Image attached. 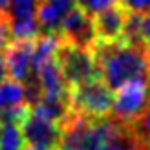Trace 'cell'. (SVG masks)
<instances>
[{
    "label": "cell",
    "instance_id": "cell-7",
    "mask_svg": "<svg viewBox=\"0 0 150 150\" xmlns=\"http://www.w3.org/2000/svg\"><path fill=\"white\" fill-rule=\"evenodd\" d=\"M22 136L29 143V146H42V148H57L62 139V125L46 117L29 106L24 121L20 125Z\"/></svg>",
    "mask_w": 150,
    "mask_h": 150
},
{
    "label": "cell",
    "instance_id": "cell-11",
    "mask_svg": "<svg viewBox=\"0 0 150 150\" xmlns=\"http://www.w3.org/2000/svg\"><path fill=\"white\" fill-rule=\"evenodd\" d=\"M26 86L15 79H4L0 82V112L24 104Z\"/></svg>",
    "mask_w": 150,
    "mask_h": 150
},
{
    "label": "cell",
    "instance_id": "cell-21",
    "mask_svg": "<svg viewBox=\"0 0 150 150\" xmlns=\"http://www.w3.org/2000/svg\"><path fill=\"white\" fill-rule=\"evenodd\" d=\"M7 4H9V0H0V11L4 13V9L7 7Z\"/></svg>",
    "mask_w": 150,
    "mask_h": 150
},
{
    "label": "cell",
    "instance_id": "cell-1",
    "mask_svg": "<svg viewBox=\"0 0 150 150\" xmlns=\"http://www.w3.org/2000/svg\"><path fill=\"white\" fill-rule=\"evenodd\" d=\"M92 50L99 66L101 79L112 90H117L132 81L150 79V51L145 48L134 46L125 40H97Z\"/></svg>",
    "mask_w": 150,
    "mask_h": 150
},
{
    "label": "cell",
    "instance_id": "cell-16",
    "mask_svg": "<svg viewBox=\"0 0 150 150\" xmlns=\"http://www.w3.org/2000/svg\"><path fill=\"white\" fill-rule=\"evenodd\" d=\"M126 13L134 15H148L150 13V0H119Z\"/></svg>",
    "mask_w": 150,
    "mask_h": 150
},
{
    "label": "cell",
    "instance_id": "cell-15",
    "mask_svg": "<svg viewBox=\"0 0 150 150\" xmlns=\"http://www.w3.org/2000/svg\"><path fill=\"white\" fill-rule=\"evenodd\" d=\"M106 150H145V148H143V145H141L136 137H134L132 130L126 126V132L112 146H108Z\"/></svg>",
    "mask_w": 150,
    "mask_h": 150
},
{
    "label": "cell",
    "instance_id": "cell-3",
    "mask_svg": "<svg viewBox=\"0 0 150 150\" xmlns=\"http://www.w3.org/2000/svg\"><path fill=\"white\" fill-rule=\"evenodd\" d=\"M112 101H114L112 88L101 77L70 88V108L73 114L82 117H108L112 110Z\"/></svg>",
    "mask_w": 150,
    "mask_h": 150
},
{
    "label": "cell",
    "instance_id": "cell-5",
    "mask_svg": "<svg viewBox=\"0 0 150 150\" xmlns=\"http://www.w3.org/2000/svg\"><path fill=\"white\" fill-rule=\"evenodd\" d=\"M57 64L70 88L101 77L95 55L90 48L73 46V44L61 40L57 51Z\"/></svg>",
    "mask_w": 150,
    "mask_h": 150
},
{
    "label": "cell",
    "instance_id": "cell-9",
    "mask_svg": "<svg viewBox=\"0 0 150 150\" xmlns=\"http://www.w3.org/2000/svg\"><path fill=\"white\" fill-rule=\"evenodd\" d=\"M126 17H128V13L125 11V7L121 4H114L112 7H108V9L97 13L93 17L97 40H101V42L121 40L123 39V31H125Z\"/></svg>",
    "mask_w": 150,
    "mask_h": 150
},
{
    "label": "cell",
    "instance_id": "cell-13",
    "mask_svg": "<svg viewBox=\"0 0 150 150\" xmlns=\"http://www.w3.org/2000/svg\"><path fill=\"white\" fill-rule=\"evenodd\" d=\"M128 128L132 130L134 137H136L143 146H145L146 141H150V103H148L146 110L143 112V115L137 119V123L134 126H128Z\"/></svg>",
    "mask_w": 150,
    "mask_h": 150
},
{
    "label": "cell",
    "instance_id": "cell-8",
    "mask_svg": "<svg viewBox=\"0 0 150 150\" xmlns=\"http://www.w3.org/2000/svg\"><path fill=\"white\" fill-rule=\"evenodd\" d=\"M59 37H61L62 42L92 50L95 40H97L93 17H90L88 13H84L82 9H79V7H73L70 11V15L62 22Z\"/></svg>",
    "mask_w": 150,
    "mask_h": 150
},
{
    "label": "cell",
    "instance_id": "cell-20",
    "mask_svg": "<svg viewBox=\"0 0 150 150\" xmlns=\"http://www.w3.org/2000/svg\"><path fill=\"white\" fill-rule=\"evenodd\" d=\"M24 150H57V148H42V146H28Z\"/></svg>",
    "mask_w": 150,
    "mask_h": 150
},
{
    "label": "cell",
    "instance_id": "cell-22",
    "mask_svg": "<svg viewBox=\"0 0 150 150\" xmlns=\"http://www.w3.org/2000/svg\"><path fill=\"white\" fill-rule=\"evenodd\" d=\"M145 150H150V141H146V143H145V146H143Z\"/></svg>",
    "mask_w": 150,
    "mask_h": 150
},
{
    "label": "cell",
    "instance_id": "cell-10",
    "mask_svg": "<svg viewBox=\"0 0 150 150\" xmlns=\"http://www.w3.org/2000/svg\"><path fill=\"white\" fill-rule=\"evenodd\" d=\"M75 7L73 0H39L37 6V22L42 33L59 35L64 18Z\"/></svg>",
    "mask_w": 150,
    "mask_h": 150
},
{
    "label": "cell",
    "instance_id": "cell-2",
    "mask_svg": "<svg viewBox=\"0 0 150 150\" xmlns=\"http://www.w3.org/2000/svg\"><path fill=\"white\" fill-rule=\"evenodd\" d=\"M126 132L112 117L90 119L71 112L62 125V139L59 150H106Z\"/></svg>",
    "mask_w": 150,
    "mask_h": 150
},
{
    "label": "cell",
    "instance_id": "cell-17",
    "mask_svg": "<svg viewBox=\"0 0 150 150\" xmlns=\"http://www.w3.org/2000/svg\"><path fill=\"white\" fill-rule=\"evenodd\" d=\"M139 42L146 51H150V13L139 18Z\"/></svg>",
    "mask_w": 150,
    "mask_h": 150
},
{
    "label": "cell",
    "instance_id": "cell-14",
    "mask_svg": "<svg viewBox=\"0 0 150 150\" xmlns=\"http://www.w3.org/2000/svg\"><path fill=\"white\" fill-rule=\"evenodd\" d=\"M73 2H75V7L88 13L90 17H95L97 13H101L104 9H108V7H112L114 4H117V0H73Z\"/></svg>",
    "mask_w": 150,
    "mask_h": 150
},
{
    "label": "cell",
    "instance_id": "cell-12",
    "mask_svg": "<svg viewBox=\"0 0 150 150\" xmlns=\"http://www.w3.org/2000/svg\"><path fill=\"white\" fill-rule=\"evenodd\" d=\"M26 139L22 136L20 125L2 123L0 125V150H24Z\"/></svg>",
    "mask_w": 150,
    "mask_h": 150
},
{
    "label": "cell",
    "instance_id": "cell-19",
    "mask_svg": "<svg viewBox=\"0 0 150 150\" xmlns=\"http://www.w3.org/2000/svg\"><path fill=\"white\" fill-rule=\"evenodd\" d=\"M6 75H7V66H6V57L4 53L0 51V82H2L6 79Z\"/></svg>",
    "mask_w": 150,
    "mask_h": 150
},
{
    "label": "cell",
    "instance_id": "cell-18",
    "mask_svg": "<svg viewBox=\"0 0 150 150\" xmlns=\"http://www.w3.org/2000/svg\"><path fill=\"white\" fill-rule=\"evenodd\" d=\"M9 28H7V20L4 17V13L0 11V48H4L9 44Z\"/></svg>",
    "mask_w": 150,
    "mask_h": 150
},
{
    "label": "cell",
    "instance_id": "cell-6",
    "mask_svg": "<svg viewBox=\"0 0 150 150\" xmlns=\"http://www.w3.org/2000/svg\"><path fill=\"white\" fill-rule=\"evenodd\" d=\"M39 0H9L4 9L11 40H35L40 35L37 22Z\"/></svg>",
    "mask_w": 150,
    "mask_h": 150
},
{
    "label": "cell",
    "instance_id": "cell-4",
    "mask_svg": "<svg viewBox=\"0 0 150 150\" xmlns=\"http://www.w3.org/2000/svg\"><path fill=\"white\" fill-rule=\"evenodd\" d=\"M150 103V79L132 81L115 90L112 101V119L123 126H134Z\"/></svg>",
    "mask_w": 150,
    "mask_h": 150
},
{
    "label": "cell",
    "instance_id": "cell-23",
    "mask_svg": "<svg viewBox=\"0 0 150 150\" xmlns=\"http://www.w3.org/2000/svg\"><path fill=\"white\" fill-rule=\"evenodd\" d=\"M0 125H2V119H0Z\"/></svg>",
    "mask_w": 150,
    "mask_h": 150
}]
</instances>
